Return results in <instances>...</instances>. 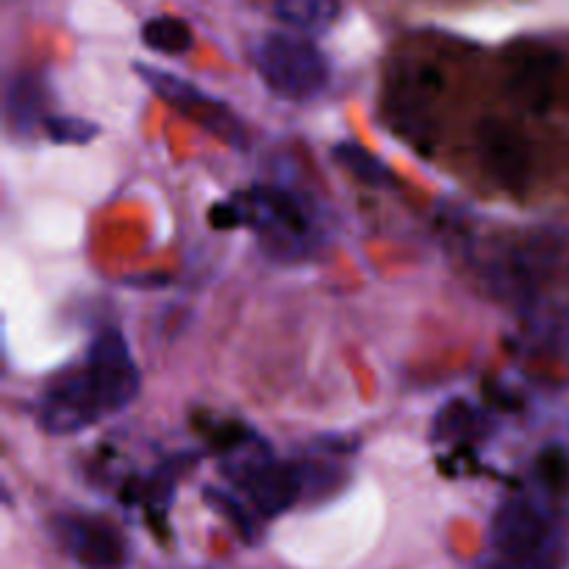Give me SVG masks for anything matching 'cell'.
I'll use <instances>...</instances> for the list:
<instances>
[{
	"mask_svg": "<svg viewBox=\"0 0 569 569\" xmlns=\"http://www.w3.org/2000/svg\"><path fill=\"white\" fill-rule=\"evenodd\" d=\"M214 226H248L272 261H300L320 242L311 206L287 187H256L220 206Z\"/></svg>",
	"mask_w": 569,
	"mask_h": 569,
	"instance_id": "6da1fadb",
	"label": "cell"
},
{
	"mask_svg": "<svg viewBox=\"0 0 569 569\" xmlns=\"http://www.w3.org/2000/svg\"><path fill=\"white\" fill-rule=\"evenodd\" d=\"M483 569H565L567 539L556 515L531 495H515L492 517Z\"/></svg>",
	"mask_w": 569,
	"mask_h": 569,
	"instance_id": "7a4b0ae2",
	"label": "cell"
},
{
	"mask_svg": "<svg viewBox=\"0 0 569 569\" xmlns=\"http://www.w3.org/2000/svg\"><path fill=\"white\" fill-rule=\"evenodd\" d=\"M253 61L267 87L283 100L317 98L328 87L331 67L311 39L298 33H267L253 50Z\"/></svg>",
	"mask_w": 569,
	"mask_h": 569,
	"instance_id": "3957f363",
	"label": "cell"
},
{
	"mask_svg": "<svg viewBox=\"0 0 569 569\" xmlns=\"http://www.w3.org/2000/svg\"><path fill=\"white\" fill-rule=\"evenodd\" d=\"M137 76L148 83V89L153 94H159L164 103H170L172 109L181 111L187 120H192L194 126L203 128L209 137H214L217 142L228 144L233 150H248L250 137L248 126L233 114V109L222 100L211 98L209 92L198 89L194 83H189L187 78H178L172 72L159 70V67L150 64H137L133 67Z\"/></svg>",
	"mask_w": 569,
	"mask_h": 569,
	"instance_id": "277c9868",
	"label": "cell"
},
{
	"mask_svg": "<svg viewBox=\"0 0 569 569\" xmlns=\"http://www.w3.org/2000/svg\"><path fill=\"white\" fill-rule=\"evenodd\" d=\"M106 415L109 411H106L92 376L83 365L50 381L37 406V422L48 437L81 433L103 420Z\"/></svg>",
	"mask_w": 569,
	"mask_h": 569,
	"instance_id": "5b68a950",
	"label": "cell"
},
{
	"mask_svg": "<svg viewBox=\"0 0 569 569\" xmlns=\"http://www.w3.org/2000/svg\"><path fill=\"white\" fill-rule=\"evenodd\" d=\"M83 367L92 376L94 389H98L100 400H103L109 415L126 411L139 398L142 376H139V367L133 361L128 339L122 337L120 328H103L89 342Z\"/></svg>",
	"mask_w": 569,
	"mask_h": 569,
	"instance_id": "8992f818",
	"label": "cell"
},
{
	"mask_svg": "<svg viewBox=\"0 0 569 569\" xmlns=\"http://www.w3.org/2000/svg\"><path fill=\"white\" fill-rule=\"evenodd\" d=\"M476 150L483 172L500 189L511 194H526L528 183H531L533 159L531 144L522 137L520 128H515L506 120H498V117H489V120L478 126Z\"/></svg>",
	"mask_w": 569,
	"mask_h": 569,
	"instance_id": "52a82bcc",
	"label": "cell"
},
{
	"mask_svg": "<svg viewBox=\"0 0 569 569\" xmlns=\"http://www.w3.org/2000/svg\"><path fill=\"white\" fill-rule=\"evenodd\" d=\"M53 539L81 569H126V537L111 522L87 515H59L50 522Z\"/></svg>",
	"mask_w": 569,
	"mask_h": 569,
	"instance_id": "ba28073f",
	"label": "cell"
},
{
	"mask_svg": "<svg viewBox=\"0 0 569 569\" xmlns=\"http://www.w3.org/2000/svg\"><path fill=\"white\" fill-rule=\"evenodd\" d=\"M559 56L545 44H526L509 64V89L531 111H545L553 100Z\"/></svg>",
	"mask_w": 569,
	"mask_h": 569,
	"instance_id": "9c48e42d",
	"label": "cell"
},
{
	"mask_svg": "<svg viewBox=\"0 0 569 569\" xmlns=\"http://www.w3.org/2000/svg\"><path fill=\"white\" fill-rule=\"evenodd\" d=\"M6 117L20 137H31L48 122V87L42 76L20 70L6 87Z\"/></svg>",
	"mask_w": 569,
	"mask_h": 569,
	"instance_id": "30bf717a",
	"label": "cell"
},
{
	"mask_svg": "<svg viewBox=\"0 0 569 569\" xmlns=\"http://www.w3.org/2000/svg\"><path fill=\"white\" fill-rule=\"evenodd\" d=\"M342 0H276V17L303 33H322L337 22Z\"/></svg>",
	"mask_w": 569,
	"mask_h": 569,
	"instance_id": "8fae6325",
	"label": "cell"
},
{
	"mask_svg": "<svg viewBox=\"0 0 569 569\" xmlns=\"http://www.w3.org/2000/svg\"><path fill=\"white\" fill-rule=\"evenodd\" d=\"M331 156L337 159V164L342 167V170H348L356 181L367 183V187H372V189L398 187V178H395V172L389 170L381 159H376L370 150L361 148V144L339 142V144H333Z\"/></svg>",
	"mask_w": 569,
	"mask_h": 569,
	"instance_id": "7c38bea8",
	"label": "cell"
},
{
	"mask_svg": "<svg viewBox=\"0 0 569 569\" xmlns=\"http://www.w3.org/2000/svg\"><path fill=\"white\" fill-rule=\"evenodd\" d=\"M142 42L148 44L150 50L164 56H183L192 50L194 37L192 28H189L187 20L181 17H150L148 22L142 26Z\"/></svg>",
	"mask_w": 569,
	"mask_h": 569,
	"instance_id": "4fadbf2b",
	"label": "cell"
},
{
	"mask_svg": "<svg viewBox=\"0 0 569 569\" xmlns=\"http://www.w3.org/2000/svg\"><path fill=\"white\" fill-rule=\"evenodd\" d=\"M100 128L94 122L70 114H50L44 122V133L56 144H87L98 137Z\"/></svg>",
	"mask_w": 569,
	"mask_h": 569,
	"instance_id": "5bb4252c",
	"label": "cell"
}]
</instances>
